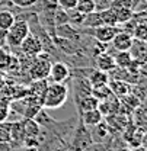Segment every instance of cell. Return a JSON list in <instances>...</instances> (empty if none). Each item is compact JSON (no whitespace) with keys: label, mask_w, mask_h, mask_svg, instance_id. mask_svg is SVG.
<instances>
[{"label":"cell","mask_w":147,"mask_h":151,"mask_svg":"<svg viewBox=\"0 0 147 151\" xmlns=\"http://www.w3.org/2000/svg\"><path fill=\"white\" fill-rule=\"evenodd\" d=\"M69 99V86L67 83H48L47 90L42 96L41 106L45 109L61 108Z\"/></svg>","instance_id":"cell-1"},{"label":"cell","mask_w":147,"mask_h":151,"mask_svg":"<svg viewBox=\"0 0 147 151\" xmlns=\"http://www.w3.org/2000/svg\"><path fill=\"white\" fill-rule=\"evenodd\" d=\"M29 25L26 20L18 19L15 20V23L6 31V47L10 48L12 51L19 50V45L22 44V41L29 35Z\"/></svg>","instance_id":"cell-2"},{"label":"cell","mask_w":147,"mask_h":151,"mask_svg":"<svg viewBox=\"0 0 147 151\" xmlns=\"http://www.w3.org/2000/svg\"><path fill=\"white\" fill-rule=\"evenodd\" d=\"M93 141L89 128L80 121L79 125H76L73 132H72V137H70L69 144H67V151H83Z\"/></svg>","instance_id":"cell-3"},{"label":"cell","mask_w":147,"mask_h":151,"mask_svg":"<svg viewBox=\"0 0 147 151\" xmlns=\"http://www.w3.org/2000/svg\"><path fill=\"white\" fill-rule=\"evenodd\" d=\"M32 63L29 65V77L31 80H45L48 78L50 74V68H51V61H50V57L45 52H41L39 55L31 58Z\"/></svg>","instance_id":"cell-4"},{"label":"cell","mask_w":147,"mask_h":151,"mask_svg":"<svg viewBox=\"0 0 147 151\" xmlns=\"http://www.w3.org/2000/svg\"><path fill=\"white\" fill-rule=\"evenodd\" d=\"M119 29H121L119 26H108V25H101V26H98V28H92V29L85 28L83 31H80V34H82V35L88 34V35H91L93 39H96V41H99V42L109 44L111 41H112V38L115 37V34H117Z\"/></svg>","instance_id":"cell-5"},{"label":"cell","mask_w":147,"mask_h":151,"mask_svg":"<svg viewBox=\"0 0 147 151\" xmlns=\"http://www.w3.org/2000/svg\"><path fill=\"white\" fill-rule=\"evenodd\" d=\"M19 51L26 58H34V57L39 55L41 52H44V47H42V42H41L39 37L29 32V35L19 45Z\"/></svg>","instance_id":"cell-6"},{"label":"cell","mask_w":147,"mask_h":151,"mask_svg":"<svg viewBox=\"0 0 147 151\" xmlns=\"http://www.w3.org/2000/svg\"><path fill=\"white\" fill-rule=\"evenodd\" d=\"M70 78L73 80L72 87H73V96H74V103L77 105L82 99H85L86 96L92 94V86L88 81L86 77H80V76H70Z\"/></svg>","instance_id":"cell-7"},{"label":"cell","mask_w":147,"mask_h":151,"mask_svg":"<svg viewBox=\"0 0 147 151\" xmlns=\"http://www.w3.org/2000/svg\"><path fill=\"white\" fill-rule=\"evenodd\" d=\"M50 83H66L70 80V67L64 61H57L51 64L50 74H48Z\"/></svg>","instance_id":"cell-8"},{"label":"cell","mask_w":147,"mask_h":151,"mask_svg":"<svg viewBox=\"0 0 147 151\" xmlns=\"http://www.w3.org/2000/svg\"><path fill=\"white\" fill-rule=\"evenodd\" d=\"M133 39L134 38H133V35L130 32H125V31L119 29L115 34V37L112 38V41L109 44H112V48L115 51H130V48L133 45Z\"/></svg>","instance_id":"cell-9"},{"label":"cell","mask_w":147,"mask_h":151,"mask_svg":"<svg viewBox=\"0 0 147 151\" xmlns=\"http://www.w3.org/2000/svg\"><path fill=\"white\" fill-rule=\"evenodd\" d=\"M54 35L64 38V39H70V41H77V42H80L83 39V35L80 34V31L76 29L74 26H72L70 23H64V25L55 26Z\"/></svg>","instance_id":"cell-10"},{"label":"cell","mask_w":147,"mask_h":151,"mask_svg":"<svg viewBox=\"0 0 147 151\" xmlns=\"http://www.w3.org/2000/svg\"><path fill=\"white\" fill-rule=\"evenodd\" d=\"M89 132H91L93 142H106V139L109 138V135L112 134V129H111V127L105 121H102L101 124H98L95 127H91Z\"/></svg>","instance_id":"cell-11"},{"label":"cell","mask_w":147,"mask_h":151,"mask_svg":"<svg viewBox=\"0 0 147 151\" xmlns=\"http://www.w3.org/2000/svg\"><path fill=\"white\" fill-rule=\"evenodd\" d=\"M130 54L133 57L134 61L140 64H146V41H138L133 39V45L130 48Z\"/></svg>","instance_id":"cell-12"},{"label":"cell","mask_w":147,"mask_h":151,"mask_svg":"<svg viewBox=\"0 0 147 151\" xmlns=\"http://www.w3.org/2000/svg\"><path fill=\"white\" fill-rule=\"evenodd\" d=\"M111 80L109 74L106 71H102V70H98L93 67L91 70V73L88 74V81L91 83L92 87H99V86H105L108 84Z\"/></svg>","instance_id":"cell-13"},{"label":"cell","mask_w":147,"mask_h":151,"mask_svg":"<svg viewBox=\"0 0 147 151\" xmlns=\"http://www.w3.org/2000/svg\"><path fill=\"white\" fill-rule=\"evenodd\" d=\"M108 87L111 89V92L112 94L115 96V97H118V99H121V97H124V96H127V94L131 93V86H130V83L127 81H122V80H109V83H108Z\"/></svg>","instance_id":"cell-14"},{"label":"cell","mask_w":147,"mask_h":151,"mask_svg":"<svg viewBox=\"0 0 147 151\" xmlns=\"http://www.w3.org/2000/svg\"><path fill=\"white\" fill-rule=\"evenodd\" d=\"M95 65H96L98 70L109 73L111 70L115 67L114 55H111L109 52H101V54L95 55Z\"/></svg>","instance_id":"cell-15"},{"label":"cell","mask_w":147,"mask_h":151,"mask_svg":"<svg viewBox=\"0 0 147 151\" xmlns=\"http://www.w3.org/2000/svg\"><path fill=\"white\" fill-rule=\"evenodd\" d=\"M79 118H80V121L88 127V128H91V127H95V125H98V124H101L105 118L102 116V113L99 112L98 109H92V111H86V112L80 113L79 115Z\"/></svg>","instance_id":"cell-16"},{"label":"cell","mask_w":147,"mask_h":151,"mask_svg":"<svg viewBox=\"0 0 147 151\" xmlns=\"http://www.w3.org/2000/svg\"><path fill=\"white\" fill-rule=\"evenodd\" d=\"M25 139V132L22 121H13L10 122V142H16L22 145V141Z\"/></svg>","instance_id":"cell-17"},{"label":"cell","mask_w":147,"mask_h":151,"mask_svg":"<svg viewBox=\"0 0 147 151\" xmlns=\"http://www.w3.org/2000/svg\"><path fill=\"white\" fill-rule=\"evenodd\" d=\"M98 105H99V100L95 97V96H86L85 99H82L77 105H76V108H77V113L80 115V113L86 112V111H92V109H98Z\"/></svg>","instance_id":"cell-18"},{"label":"cell","mask_w":147,"mask_h":151,"mask_svg":"<svg viewBox=\"0 0 147 151\" xmlns=\"http://www.w3.org/2000/svg\"><path fill=\"white\" fill-rule=\"evenodd\" d=\"M101 25H104L102 18H101V13H99V10H95L92 13L85 15V18L82 20V25H80V26L92 29V28H98V26H101Z\"/></svg>","instance_id":"cell-19"},{"label":"cell","mask_w":147,"mask_h":151,"mask_svg":"<svg viewBox=\"0 0 147 151\" xmlns=\"http://www.w3.org/2000/svg\"><path fill=\"white\" fill-rule=\"evenodd\" d=\"M16 20V16L10 9H0V29L7 31Z\"/></svg>","instance_id":"cell-20"},{"label":"cell","mask_w":147,"mask_h":151,"mask_svg":"<svg viewBox=\"0 0 147 151\" xmlns=\"http://www.w3.org/2000/svg\"><path fill=\"white\" fill-rule=\"evenodd\" d=\"M114 61H115V67L127 68L133 61V57L130 54V51H117V54L114 55Z\"/></svg>","instance_id":"cell-21"},{"label":"cell","mask_w":147,"mask_h":151,"mask_svg":"<svg viewBox=\"0 0 147 151\" xmlns=\"http://www.w3.org/2000/svg\"><path fill=\"white\" fill-rule=\"evenodd\" d=\"M22 125H23L25 137H38V134L41 132V127L34 119H23Z\"/></svg>","instance_id":"cell-22"},{"label":"cell","mask_w":147,"mask_h":151,"mask_svg":"<svg viewBox=\"0 0 147 151\" xmlns=\"http://www.w3.org/2000/svg\"><path fill=\"white\" fill-rule=\"evenodd\" d=\"M115 10V18H117V25L121 26L124 23H127L128 20H131L134 12L133 9H128V7H121V9H114Z\"/></svg>","instance_id":"cell-23"},{"label":"cell","mask_w":147,"mask_h":151,"mask_svg":"<svg viewBox=\"0 0 147 151\" xmlns=\"http://www.w3.org/2000/svg\"><path fill=\"white\" fill-rule=\"evenodd\" d=\"M76 10L83 13V15L92 13L96 10V0H77Z\"/></svg>","instance_id":"cell-24"},{"label":"cell","mask_w":147,"mask_h":151,"mask_svg":"<svg viewBox=\"0 0 147 151\" xmlns=\"http://www.w3.org/2000/svg\"><path fill=\"white\" fill-rule=\"evenodd\" d=\"M101 13V18H102V22L104 25H108V26H118L117 25V18H115V10L114 9H104V10H99Z\"/></svg>","instance_id":"cell-25"},{"label":"cell","mask_w":147,"mask_h":151,"mask_svg":"<svg viewBox=\"0 0 147 151\" xmlns=\"http://www.w3.org/2000/svg\"><path fill=\"white\" fill-rule=\"evenodd\" d=\"M92 96H95L99 102H102V100L109 99L112 96V92L108 87V84H105V86H99V87H92Z\"/></svg>","instance_id":"cell-26"},{"label":"cell","mask_w":147,"mask_h":151,"mask_svg":"<svg viewBox=\"0 0 147 151\" xmlns=\"http://www.w3.org/2000/svg\"><path fill=\"white\" fill-rule=\"evenodd\" d=\"M131 35L134 39H138V41H146L147 39V25L146 22H141V23H137L131 32Z\"/></svg>","instance_id":"cell-27"},{"label":"cell","mask_w":147,"mask_h":151,"mask_svg":"<svg viewBox=\"0 0 147 151\" xmlns=\"http://www.w3.org/2000/svg\"><path fill=\"white\" fill-rule=\"evenodd\" d=\"M53 20H54V26H60L64 23H69V16H67V10H63L60 7H57L53 13Z\"/></svg>","instance_id":"cell-28"},{"label":"cell","mask_w":147,"mask_h":151,"mask_svg":"<svg viewBox=\"0 0 147 151\" xmlns=\"http://www.w3.org/2000/svg\"><path fill=\"white\" fill-rule=\"evenodd\" d=\"M138 0H112L111 3V9H121V7H128V9H133L134 12V7L137 4Z\"/></svg>","instance_id":"cell-29"},{"label":"cell","mask_w":147,"mask_h":151,"mask_svg":"<svg viewBox=\"0 0 147 151\" xmlns=\"http://www.w3.org/2000/svg\"><path fill=\"white\" fill-rule=\"evenodd\" d=\"M0 142H10V122H0Z\"/></svg>","instance_id":"cell-30"},{"label":"cell","mask_w":147,"mask_h":151,"mask_svg":"<svg viewBox=\"0 0 147 151\" xmlns=\"http://www.w3.org/2000/svg\"><path fill=\"white\" fill-rule=\"evenodd\" d=\"M9 102L4 100V99H0V122H6L9 119Z\"/></svg>","instance_id":"cell-31"},{"label":"cell","mask_w":147,"mask_h":151,"mask_svg":"<svg viewBox=\"0 0 147 151\" xmlns=\"http://www.w3.org/2000/svg\"><path fill=\"white\" fill-rule=\"evenodd\" d=\"M12 4L18 6L20 9H28V7H32L38 3V0H9Z\"/></svg>","instance_id":"cell-32"},{"label":"cell","mask_w":147,"mask_h":151,"mask_svg":"<svg viewBox=\"0 0 147 151\" xmlns=\"http://www.w3.org/2000/svg\"><path fill=\"white\" fill-rule=\"evenodd\" d=\"M57 4L63 10H72V9H76L77 0H57Z\"/></svg>","instance_id":"cell-33"},{"label":"cell","mask_w":147,"mask_h":151,"mask_svg":"<svg viewBox=\"0 0 147 151\" xmlns=\"http://www.w3.org/2000/svg\"><path fill=\"white\" fill-rule=\"evenodd\" d=\"M112 3V0H99L96 1V10H104V9H108Z\"/></svg>","instance_id":"cell-34"},{"label":"cell","mask_w":147,"mask_h":151,"mask_svg":"<svg viewBox=\"0 0 147 151\" xmlns=\"http://www.w3.org/2000/svg\"><path fill=\"white\" fill-rule=\"evenodd\" d=\"M9 58H10V57L7 55V52H6L3 48H0V64H1V63H9Z\"/></svg>","instance_id":"cell-35"},{"label":"cell","mask_w":147,"mask_h":151,"mask_svg":"<svg viewBox=\"0 0 147 151\" xmlns=\"http://www.w3.org/2000/svg\"><path fill=\"white\" fill-rule=\"evenodd\" d=\"M6 47V31L0 29V48Z\"/></svg>","instance_id":"cell-36"},{"label":"cell","mask_w":147,"mask_h":151,"mask_svg":"<svg viewBox=\"0 0 147 151\" xmlns=\"http://www.w3.org/2000/svg\"><path fill=\"white\" fill-rule=\"evenodd\" d=\"M20 151H39L38 147H23Z\"/></svg>","instance_id":"cell-37"},{"label":"cell","mask_w":147,"mask_h":151,"mask_svg":"<svg viewBox=\"0 0 147 151\" xmlns=\"http://www.w3.org/2000/svg\"><path fill=\"white\" fill-rule=\"evenodd\" d=\"M117 151H133L130 147H121V148H118Z\"/></svg>","instance_id":"cell-38"},{"label":"cell","mask_w":147,"mask_h":151,"mask_svg":"<svg viewBox=\"0 0 147 151\" xmlns=\"http://www.w3.org/2000/svg\"><path fill=\"white\" fill-rule=\"evenodd\" d=\"M134 151H144V147L143 145H140V147H135V150Z\"/></svg>","instance_id":"cell-39"},{"label":"cell","mask_w":147,"mask_h":151,"mask_svg":"<svg viewBox=\"0 0 147 151\" xmlns=\"http://www.w3.org/2000/svg\"><path fill=\"white\" fill-rule=\"evenodd\" d=\"M53 151H67L66 148H55V150H53Z\"/></svg>","instance_id":"cell-40"},{"label":"cell","mask_w":147,"mask_h":151,"mask_svg":"<svg viewBox=\"0 0 147 151\" xmlns=\"http://www.w3.org/2000/svg\"><path fill=\"white\" fill-rule=\"evenodd\" d=\"M0 1H4V0H0Z\"/></svg>","instance_id":"cell-41"},{"label":"cell","mask_w":147,"mask_h":151,"mask_svg":"<svg viewBox=\"0 0 147 151\" xmlns=\"http://www.w3.org/2000/svg\"><path fill=\"white\" fill-rule=\"evenodd\" d=\"M18 151H19V150H18Z\"/></svg>","instance_id":"cell-42"}]
</instances>
